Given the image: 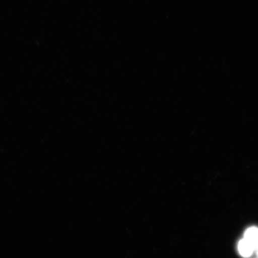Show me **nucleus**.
<instances>
[{
	"label": "nucleus",
	"mask_w": 258,
	"mask_h": 258,
	"mask_svg": "<svg viewBox=\"0 0 258 258\" xmlns=\"http://www.w3.org/2000/svg\"><path fill=\"white\" fill-rule=\"evenodd\" d=\"M244 238L252 246L254 250H255L258 246V228L252 227L247 229L244 233Z\"/></svg>",
	"instance_id": "obj_1"
},
{
	"label": "nucleus",
	"mask_w": 258,
	"mask_h": 258,
	"mask_svg": "<svg viewBox=\"0 0 258 258\" xmlns=\"http://www.w3.org/2000/svg\"><path fill=\"white\" fill-rule=\"evenodd\" d=\"M238 250L243 257H249L253 252L254 248L245 239H242L238 244Z\"/></svg>",
	"instance_id": "obj_2"
},
{
	"label": "nucleus",
	"mask_w": 258,
	"mask_h": 258,
	"mask_svg": "<svg viewBox=\"0 0 258 258\" xmlns=\"http://www.w3.org/2000/svg\"><path fill=\"white\" fill-rule=\"evenodd\" d=\"M255 250L256 252H257V255L258 256V246L257 247H256Z\"/></svg>",
	"instance_id": "obj_3"
}]
</instances>
